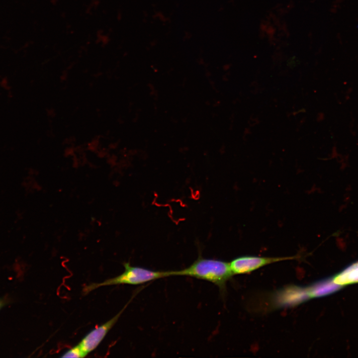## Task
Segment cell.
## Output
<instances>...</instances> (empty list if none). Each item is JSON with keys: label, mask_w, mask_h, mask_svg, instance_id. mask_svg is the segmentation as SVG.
<instances>
[{"label": "cell", "mask_w": 358, "mask_h": 358, "mask_svg": "<svg viewBox=\"0 0 358 358\" xmlns=\"http://www.w3.org/2000/svg\"><path fill=\"white\" fill-rule=\"evenodd\" d=\"M174 275L187 276L206 280L224 291L226 283L233 274L229 263L221 260L199 257L188 267L173 270Z\"/></svg>", "instance_id": "6da1fadb"}, {"label": "cell", "mask_w": 358, "mask_h": 358, "mask_svg": "<svg viewBox=\"0 0 358 358\" xmlns=\"http://www.w3.org/2000/svg\"><path fill=\"white\" fill-rule=\"evenodd\" d=\"M124 271L121 274L99 283H91L84 287L83 292L86 294L101 286L130 284L139 285L161 278L173 276V270L154 271L148 268L132 266L129 263L123 264Z\"/></svg>", "instance_id": "7a4b0ae2"}, {"label": "cell", "mask_w": 358, "mask_h": 358, "mask_svg": "<svg viewBox=\"0 0 358 358\" xmlns=\"http://www.w3.org/2000/svg\"><path fill=\"white\" fill-rule=\"evenodd\" d=\"M299 256L277 257H265L244 256L233 260L230 266L233 274L247 273L260 268L275 262L298 259Z\"/></svg>", "instance_id": "3957f363"}, {"label": "cell", "mask_w": 358, "mask_h": 358, "mask_svg": "<svg viewBox=\"0 0 358 358\" xmlns=\"http://www.w3.org/2000/svg\"><path fill=\"white\" fill-rule=\"evenodd\" d=\"M123 310L105 323L91 330L81 340L78 345L86 356L98 346L116 323Z\"/></svg>", "instance_id": "277c9868"}, {"label": "cell", "mask_w": 358, "mask_h": 358, "mask_svg": "<svg viewBox=\"0 0 358 358\" xmlns=\"http://www.w3.org/2000/svg\"><path fill=\"white\" fill-rule=\"evenodd\" d=\"M342 286L335 283L332 277L315 283L305 289L308 297L310 299L330 294L341 289Z\"/></svg>", "instance_id": "5b68a950"}, {"label": "cell", "mask_w": 358, "mask_h": 358, "mask_svg": "<svg viewBox=\"0 0 358 358\" xmlns=\"http://www.w3.org/2000/svg\"><path fill=\"white\" fill-rule=\"evenodd\" d=\"M333 281L342 286L358 283V261L355 262L332 277Z\"/></svg>", "instance_id": "8992f818"}, {"label": "cell", "mask_w": 358, "mask_h": 358, "mask_svg": "<svg viewBox=\"0 0 358 358\" xmlns=\"http://www.w3.org/2000/svg\"><path fill=\"white\" fill-rule=\"evenodd\" d=\"M86 355L78 344L66 351L61 356L62 358H84Z\"/></svg>", "instance_id": "52a82bcc"}, {"label": "cell", "mask_w": 358, "mask_h": 358, "mask_svg": "<svg viewBox=\"0 0 358 358\" xmlns=\"http://www.w3.org/2000/svg\"><path fill=\"white\" fill-rule=\"evenodd\" d=\"M5 302L3 299H0V309L5 305Z\"/></svg>", "instance_id": "ba28073f"}]
</instances>
